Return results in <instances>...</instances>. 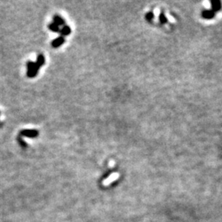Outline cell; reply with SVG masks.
<instances>
[{"label": "cell", "instance_id": "1", "mask_svg": "<svg viewBox=\"0 0 222 222\" xmlns=\"http://www.w3.org/2000/svg\"><path fill=\"white\" fill-rule=\"evenodd\" d=\"M26 67H27V72H26V75L28 77H35V76L38 74L39 69H40V67L38 65L36 64V63L31 62V61H29L27 63V65H26Z\"/></svg>", "mask_w": 222, "mask_h": 222}, {"label": "cell", "instance_id": "2", "mask_svg": "<svg viewBox=\"0 0 222 222\" xmlns=\"http://www.w3.org/2000/svg\"><path fill=\"white\" fill-rule=\"evenodd\" d=\"M20 134L22 136L27 137H30V138H32V137H36L39 135V132L37 130H35V129H25V130H22L21 131Z\"/></svg>", "mask_w": 222, "mask_h": 222}, {"label": "cell", "instance_id": "3", "mask_svg": "<svg viewBox=\"0 0 222 222\" xmlns=\"http://www.w3.org/2000/svg\"><path fill=\"white\" fill-rule=\"evenodd\" d=\"M211 10L214 12L220 11L222 7L221 2L219 0H212V1H211Z\"/></svg>", "mask_w": 222, "mask_h": 222}, {"label": "cell", "instance_id": "4", "mask_svg": "<svg viewBox=\"0 0 222 222\" xmlns=\"http://www.w3.org/2000/svg\"><path fill=\"white\" fill-rule=\"evenodd\" d=\"M64 42H65L64 37H63V36H59V37H58V38H56L55 40H54V41H52L51 45H52V46L54 48H58V47H59L60 46H62Z\"/></svg>", "mask_w": 222, "mask_h": 222}, {"label": "cell", "instance_id": "5", "mask_svg": "<svg viewBox=\"0 0 222 222\" xmlns=\"http://www.w3.org/2000/svg\"><path fill=\"white\" fill-rule=\"evenodd\" d=\"M203 18H205L207 20L212 19L213 17L215 16V12H214L212 10H204L202 13Z\"/></svg>", "mask_w": 222, "mask_h": 222}, {"label": "cell", "instance_id": "6", "mask_svg": "<svg viewBox=\"0 0 222 222\" xmlns=\"http://www.w3.org/2000/svg\"><path fill=\"white\" fill-rule=\"evenodd\" d=\"M53 20H54V23H55V24L57 25L58 26H64L65 25V21L63 19L62 17H60V16H59V15H54V18H53Z\"/></svg>", "mask_w": 222, "mask_h": 222}, {"label": "cell", "instance_id": "7", "mask_svg": "<svg viewBox=\"0 0 222 222\" xmlns=\"http://www.w3.org/2000/svg\"><path fill=\"white\" fill-rule=\"evenodd\" d=\"M59 31H60V34L62 35V36H68V35L71 34V28H70V26H67V25H64Z\"/></svg>", "mask_w": 222, "mask_h": 222}, {"label": "cell", "instance_id": "8", "mask_svg": "<svg viewBox=\"0 0 222 222\" xmlns=\"http://www.w3.org/2000/svg\"><path fill=\"white\" fill-rule=\"evenodd\" d=\"M36 63L40 67H41V66H43V65L46 63V59H45V56H44L43 54H39L38 57H37V60H36Z\"/></svg>", "mask_w": 222, "mask_h": 222}, {"label": "cell", "instance_id": "9", "mask_svg": "<svg viewBox=\"0 0 222 222\" xmlns=\"http://www.w3.org/2000/svg\"><path fill=\"white\" fill-rule=\"evenodd\" d=\"M49 29H50V31H54V32H59V31H60L59 30V27L57 26V25L55 24V23H54V22H52V23H50V25H49Z\"/></svg>", "mask_w": 222, "mask_h": 222}, {"label": "cell", "instance_id": "10", "mask_svg": "<svg viewBox=\"0 0 222 222\" xmlns=\"http://www.w3.org/2000/svg\"><path fill=\"white\" fill-rule=\"evenodd\" d=\"M159 20H160V22L161 24H165L168 22L167 18L165 17V15L164 14V12H160V16H159Z\"/></svg>", "mask_w": 222, "mask_h": 222}, {"label": "cell", "instance_id": "11", "mask_svg": "<svg viewBox=\"0 0 222 222\" xmlns=\"http://www.w3.org/2000/svg\"><path fill=\"white\" fill-rule=\"evenodd\" d=\"M153 18H154V13H153L152 12H149L146 14V19L147 20V21H149V22L151 21Z\"/></svg>", "mask_w": 222, "mask_h": 222}, {"label": "cell", "instance_id": "12", "mask_svg": "<svg viewBox=\"0 0 222 222\" xmlns=\"http://www.w3.org/2000/svg\"><path fill=\"white\" fill-rule=\"evenodd\" d=\"M18 141H19V142L21 143V145H22V146H24V147H26V143L24 141H22V139H21V137H19V139H18Z\"/></svg>", "mask_w": 222, "mask_h": 222}]
</instances>
